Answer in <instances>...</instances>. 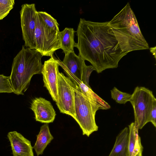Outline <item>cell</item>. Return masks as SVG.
I'll list each match as a JSON object with an SVG mask.
<instances>
[{
  "mask_svg": "<svg viewBox=\"0 0 156 156\" xmlns=\"http://www.w3.org/2000/svg\"><path fill=\"white\" fill-rule=\"evenodd\" d=\"M37 137L36 142L33 147L38 156L43 154L47 145L54 138L50 133L48 124L45 123L41 126Z\"/></svg>",
  "mask_w": 156,
  "mask_h": 156,
  "instance_id": "cell-13",
  "label": "cell"
},
{
  "mask_svg": "<svg viewBox=\"0 0 156 156\" xmlns=\"http://www.w3.org/2000/svg\"><path fill=\"white\" fill-rule=\"evenodd\" d=\"M95 69L92 65L87 66L85 63L84 65L82 81L86 86L90 87L89 85V80L90 76L91 73Z\"/></svg>",
  "mask_w": 156,
  "mask_h": 156,
  "instance_id": "cell-22",
  "label": "cell"
},
{
  "mask_svg": "<svg viewBox=\"0 0 156 156\" xmlns=\"http://www.w3.org/2000/svg\"><path fill=\"white\" fill-rule=\"evenodd\" d=\"M150 122L156 127V102L154 104L149 114L148 122Z\"/></svg>",
  "mask_w": 156,
  "mask_h": 156,
  "instance_id": "cell-23",
  "label": "cell"
},
{
  "mask_svg": "<svg viewBox=\"0 0 156 156\" xmlns=\"http://www.w3.org/2000/svg\"><path fill=\"white\" fill-rule=\"evenodd\" d=\"M111 98L117 103L119 104H125L129 101L132 94L123 92L114 87L111 90Z\"/></svg>",
  "mask_w": 156,
  "mask_h": 156,
  "instance_id": "cell-19",
  "label": "cell"
},
{
  "mask_svg": "<svg viewBox=\"0 0 156 156\" xmlns=\"http://www.w3.org/2000/svg\"><path fill=\"white\" fill-rule=\"evenodd\" d=\"M59 65L63 69L67 77L77 85L82 81L85 61L74 52L65 55L62 61L57 59Z\"/></svg>",
  "mask_w": 156,
  "mask_h": 156,
  "instance_id": "cell-9",
  "label": "cell"
},
{
  "mask_svg": "<svg viewBox=\"0 0 156 156\" xmlns=\"http://www.w3.org/2000/svg\"><path fill=\"white\" fill-rule=\"evenodd\" d=\"M35 49L42 56H47L46 43L43 24L38 11L36 15V23L34 34Z\"/></svg>",
  "mask_w": 156,
  "mask_h": 156,
  "instance_id": "cell-16",
  "label": "cell"
},
{
  "mask_svg": "<svg viewBox=\"0 0 156 156\" xmlns=\"http://www.w3.org/2000/svg\"><path fill=\"white\" fill-rule=\"evenodd\" d=\"M44 61L42 65L41 73L43 75L44 87L48 90L53 100L57 103L58 101V75L59 65L57 59L53 56Z\"/></svg>",
  "mask_w": 156,
  "mask_h": 156,
  "instance_id": "cell-8",
  "label": "cell"
},
{
  "mask_svg": "<svg viewBox=\"0 0 156 156\" xmlns=\"http://www.w3.org/2000/svg\"><path fill=\"white\" fill-rule=\"evenodd\" d=\"M30 108L34 112L36 121L49 123L54 121L56 114L51 102L42 98L32 100Z\"/></svg>",
  "mask_w": 156,
  "mask_h": 156,
  "instance_id": "cell-10",
  "label": "cell"
},
{
  "mask_svg": "<svg viewBox=\"0 0 156 156\" xmlns=\"http://www.w3.org/2000/svg\"><path fill=\"white\" fill-rule=\"evenodd\" d=\"M127 156H143V147L138 134L139 127L134 122L129 125Z\"/></svg>",
  "mask_w": 156,
  "mask_h": 156,
  "instance_id": "cell-12",
  "label": "cell"
},
{
  "mask_svg": "<svg viewBox=\"0 0 156 156\" xmlns=\"http://www.w3.org/2000/svg\"><path fill=\"white\" fill-rule=\"evenodd\" d=\"M75 47L79 55L89 61L99 73L117 68L128 52L121 49L108 22H94L80 18L77 31Z\"/></svg>",
  "mask_w": 156,
  "mask_h": 156,
  "instance_id": "cell-1",
  "label": "cell"
},
{
  "mask_svg": "<svg viewBox=\"0 0 156 156\" xmlns=\"http://www.w3.org/2000/svg\"><path fill=\"white\" fill-rule=\"evenodd\" d=\"M129 101L133 108L134 122L139 129H141L148 122L149 114L156 99L151 90L144 87L137 86Z\"/></svg>",
  "mask_w": 156,
  "mask_h": 156,
  "instance_id": "cell-5",
  "label": "cell"
},
{
  "mask_svg": "<svg viewBox=\"0 0 156 156\" xmlns=\"http://www.w3.org/2000/svg\"><path fill=\"white\" fill-rule=\"evenodd\" d=\"M108 24L122 51L129 53L149 49L129 2L108 21Z\"/></svg>",
  "mask_w": 156,
  "mask_h": 156,
  "instance_id": "cell-2",
  "label": "cell"
},
{
  "mask_svg": "<svg viewBox=\"0 0 156 156\" xmlns=\"http://www.w3.org/2000/svg\"><path fill=\"white\" fill-rule=\"evenodd\" d=\"M42 56L35 49L23 46L13 59L9 76L14 93L23 95L33 76L41 73Z\"/></svg>",
  "mask_w": 156,
  "mask_h": 156,
  "instance_id": "cell-3",
  "label": "cell"
},
{
  "mask_svg": "<svg viewBox=\"0 0 156 156\" xmlns=\"http://www.w3.org/2000/svg\"><path fill=\"white\" fill-rule=\"evenodd\" d=\"M75 32L73 28L66 27L59 33V49L63 50L65 55L74 52L76 44L74 40Z\"/></svg>",
  "mask_w": 156,
  "mask_h": 156,
  "instance_id": "cell-14",
  "label": "cell"
},
{
  "mask_svg": "<svg viewBox=\"0 0 156 156\" xmlns=\"http://www.w3.org/2000/svg\"><path fill=\"white\" fill-rule=\"evenodd\" d=\"M76 84L62 73L58 75V101L56 104L60 112L72 117L76 121L75 89Z\"/></svg>",
  "mask_w": 156,
  "mask_h": 156,
  "instance_id": "cell-6",
  "label": "cell"
},
{
  "mask_svg": "<svg viewBox=\"0 0 156 156\" xmlns=\"http://www.w3.org/2000/svg\"><path fill=\"white\" fill-rule=\"evenodd\" d=\"M77 85L82 93L90 100L96 104L100 109H108L110 108V105L95 93L91 87L85 85L82 81H80Z\"/></svg>",
  "mask_w": 156,
  "mask_h": 156,
  "instance_id": "cell-17",
  "label": "cell"
},
{
  "mask_svg": "<svg viewBox=\"0 0 156 156\" xmlns=\"http://www.w3.org/2000/svg\"><path fill=\"white\" fill-rule=\"evenodd\" d=\"M129 129L126 127L116 136L113 147L108 156H127Z\"/></svg>",
  "mask_w": 156,
  "mask_h": 156,
  "instance_id": "cell-15",
  "label": "cell"
},
{
  "mask_svg": "<svg viewBox=\"0 0 156 156\" xmlns=\"http://www.w3.org/2000/svg\"><path fill=\"white\" fill-rule=\"evenodd\" d=\"M13 92L9 77L0 75V93Z\"/></svg>",
  "mask_w": 156,
  "mask_h": 156,
  "instance_id": "cell-21",
  "label": "cell"
},
{
  "mask_svg": "<svg viewBox=\"0 0 156 156\" xmlns=\"http://www.w3.org/2000/svg\"><path fill=\"white\" fill-rule=\"evenodd\" d=\"M75 89V106L76 122L82 130L83 135L88 137L98 130V127L95 119L99 106L90 100L82 92L79 86L76 84Z\"/></svg>",
  "mask_w": 156,
  "mask_h": 156,
  "instance_id": "cell-4",
  "label": "cell"
},
{
  "mask_svg": "<svg viewBox=\"0 0 156 156\" xmlns=\"http://www.w3.org/2000/svg\"><path fill=\"white\" fill-rule=\"evenodd\" d=\"M150 51L154 55V58L156 59V46L151 47L149 48Z\"/></svg>",
  "mask_w": 156,
  "mask_h": 156,
  "instance_id": "cell-24",
  "label": "cell"
},
{
  "mask_svg": "<svg viewBox=\"0 0 156 156\" xmlns=\"http://www.w3.org/2000/svg\"><path fill=\"white\" fill-rule=\"evenodd\" d=\"M7 137L13 156H34L30 141L20 133L16 131L10 132Z\"/></svg>",
  "mask_w": 156,
  "mask_h": 156,
  "instance_id": "cell-11",
  "label": "cell"
},
{
  "mask_svg": "<svg viewBox=\"0 0 156 156\" xmlns=\"http://www.w3.org/2000/svg\"><path fill=\"white\" fill-rule=\"evenodd\" d=\"M14 4V0H0V20L8 14Z\"/></svg>",
  "mask_w": 156,
  "mask_h": 156,
  "instance_id": "cell-20",
  "label": "cell"
},
{
  "mask_svg": "<svg viewBox=\"0 0 156 156\" xmlns=\"http://www.w3.org/2000/svg\"><path fill=\"white\" fill-rule=\"evenodd\" d=\"M38 13L44 24L57 32L60 31L59 29V25L57 20L50 14L43 11H38Z\"/></svg>",
  "mask_w": 156,
  "mask_h": 156,
  "instance_id": "cell-18",
  "label": "cell"
},
{
  "mask_svg": "<svg viewBox=\"0 0 156 156\" xmlns=\"http://www.w3.org/2000/svg\"><path fill=\"white\" fill-rule=\"evenodd\" d=\"M35 4H25L22 5L20 12L23 39L25 47L35 49L34 34L37 13Z\"/></svg>",
  "mask_w": 156,
  "mask_h": 156,
  "instance_id": "cell-7",
  "label": "cell"
}]
</instances>
